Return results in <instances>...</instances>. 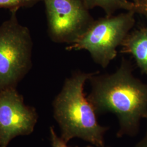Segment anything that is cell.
I'll return each mask as SVG.
<instances>
[{"label":"cell","instance_id":"6da1fadb","mask_svg":"<svg viewBox=\"0 0 147 147\" xmlns=\"http://www.w3.org/2000/svg\"><path fill=\"white\" fill-rule=\"evenodd\" d=\"M89 81L91 91L87 99L97 115H116L119 125L118 137L137 135L140 121L147 118V84L134 76L130 62L123 58L114 73L96 71Z\"/></svg>","mask_w":147,"mask_h":147},{"label":"cell","instance_id":"7a4b0ae2","mask_svg":"<svg viewBox=\"0 0 147 147\" xmlns=\"http://www.w3.org/2000/svg\"><path fill=\"white\" fill-rule=\"evenodd\" d=\"M93 73L75 72L64 82L53 102V116L67 143L79 138L97 147H105L104 134L109 127L101 126L94 107L84 93L86 81Z\"/></svg>","mask_w":147,"mask_h":147},{"label":"cell","instance_id":"3957f363","mask_svg":"<svg viewBox=\"0 0 147 147\" xmlns=\"http://www.w3.org/2000/svg\"><path fill=\"white\" fill-rule=\"evenodd\" d=\"M135 14L134 11H125L94 20L67 50H87L95 63L106 68L116 58L117 47L131 31L135 24Z\"/></svg>","mask_w":147,"mask_h":147},{"label":"cell","instance_id":"277c9868","mask_svg":"<svg viewBox=\"0 0 147 147\" xmlns=\"http://www.w3.org/2000/svg\"><path fill=\"white\" fill-rule=\"evenodd\" d=\"M16 10L0 25V92L16 88L31 67L32 40L30 32L21 25Z\"/></svg>","mask_w":147,"mask_h":147},{"label":"cell","instance_id":"5b68a950","mask_svg":"<svg viewBox=\"0 0 147 147\" xmlns=\"http://www.w3.org/2000/svg\"><path fill=\"white\" fill-rule=\"evenodd\" d=\"M49 35L54 42L73 44L94 19L84 0H42Z\"/></svg>","mask_w":147,"mask_h":147},{"label":"cell","instance_id":"8992f818","mask_svg":"<svg viewBox=\"0 0 147 147\" xmlns=\"http://www.w3.org/2000/svg\"><path fill=\"white\" fill-rule=\"evenodd\" d=\"M34 108L26 105L16 88L0 92V147L19 136L32 134L38 120Z\"/></svg>","mask_w":147,"mask_h":147},{"label":"cell","instance_id":"52a82bcc","mask_svg":"<svg viewBox=\"0 0 147 147\" xmlns=\"http://www.w3.org/2000/svg\"><path fill=\"white\" fill-rule=\"evenodd\" d=\"M121 47V53L131 55L142 73L147 75V25L130 32Z\"/></svg>","mask_w":147,"mask_h":147},{"label":"cell","instance_id":"ba28073f","mask_svg":"<svg viewBox=\"0 0 147 147\" xmlns=\"http://www.w3.org/2000/svg\"><path fill=\"white\" fill-rule=\"evenodd\" d=\"M87 8L90 10L95 7L102 8L106 16L113 15L116 11L123 9L134 11V3L129 0H84Z\"/></svg>","mask_w":147,"mask_h":147},{"label":"cell","instance_id":"9c48e42d","mask_svg":"<svg viewBox=\"0 0 147 147\" xmlns=\"http://www.w3.org/2000/svg\"><path fill=\"white\" fill-rule=\"evenodd\" d=\"M42 0H0V8L18 11L20 8L31 7Z\"/></svg>","mask_w":147,"mask_h":147},{"label":"cell","instance_id":"30bf717a","mask_svg":"<svg viewBox=\"0 0 147 147\" xmlns=\"http://www.w3.org/2000/svg\"><path fill=\"white\" fill-rule=\"evenodd\" d=\"M50 134L51 142V147H71L68 146L67 143L65 142L61 137L58 136L56 134L53 126H51L50 127ZM86 147H94L92 146H88Z\"/></svg>","mask_w":147,"mask_h":147},{"label":"cell","instance_id":"8fae6325","mask_svg":"<svg viewBox=\"0 0 147 147\" xmlns=\"http://www.w3.org/2000/svg\"><path fill=\"white\" fill-rule=\"evenodd\" d=\"M134 12L144 16L147 19V0H141L134 3Z\"/></svg>","mask_w":147,"mask_h":147},{"label":"cell","instance_id":"7c38bea8","mask_svg":"<svg viewBox=\"0 0 147 147\" xmlns=\"http://www.w3.org/2000/svg\"><path fill=\"white\" fill-rule=\"evenodd\" d=\"M147 120V118H146ZM135 147H147V129L144 137L136 145Z\"/></svg>","mask_w":147,"mask_h":147},{"label":"cell","instance_id":"4fadbf2b","mask_svg":"<svg viewBox=\"0 0 147 147\" xmlns=\"http://www.w3.org/2000/svg\"><path fill=\"white\" fill-rule=\"evenodd\" d=\"M129 1H131L132 2H133L134 3H137V2H138L141 0H129Z\"/></svg>","mask_w":147,"mask_h":147}]
</instances>
